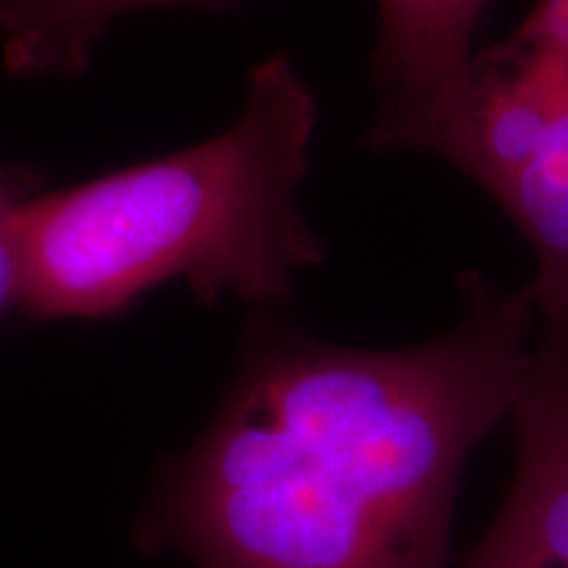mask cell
Returning a JSON list of instances; mask_svg holds the SVG:
<instances>
[{
    "instance_id": "obj_6",
    "label": "cell",
    "mask_w": 568,
    "mask_h": 568,
    "mask_svg": "<svg viewBox=\"0 0 568 568\" xmlns=\"http://www.w3.org/2000/svg\"><path fill=\"white\" fill-rule=\"evenodd\" d=\"M237 0H0V53L21 80H71L119 17L145 9H230Z\"/></svg>"
},
{
    "instance_id": "obj_4",
    "label": "cell",
    "mask_w": 568,
    "mask_h": 568,
    "mask_svg": "<svg viewBox=\"0 0 568 568\" xmlns=\"http://www.w3.org/2000/svg\"><path fill=\"white\" fill-rule=\"evenodd\" d=\"M510 416L514 481L466 568H568V332L537 339Z\"/></svg>"
},
{
    "instance_id": "obj_7",
    "label": "cell",
    "mask_w": 568,
    "mask_h": 568,
    "mask_svg": "<svg viewBox=\"0 0 568 568\" xmlns=\"http://www.w3.org/2000/svg\"><path fill=\"white\" fill-rule=\"evenodd\" d=\"M42 174L27 163L0 166V316L19 305L21 258L19 219L24 203L40 193Z\"/></svg>"
},
{
    "instance_id": "obj_3",
    "label": "cell",
    "mask_w": 568,
    "mask_h": 568,
    "mask_svg": "<svg viewBox=\"0 0 568 568\" xmlns=\"http://www.w3.org/2000/svg\"><path fill=\"white\" fill-rule=\"evenodd\" d=\"M364 142L435 153L479 184L535 253L545 329L568 332V63L510 34L447 88L382 103Z\"/></svg>"
},
{
    "instance_id": "obj_2",
    "label": "cell",
    "mask_w": 568,
    "mask_h": 568,
    "mask_svg": "<svg viewBox=\"0 0 568 568\" xmlns=\"http://www.w3.org/2000/svg\"><path fill=\"white\" fill-rule=\"evenodd\" d=\"M318 103L284 53L258 63L230 130L63 190L19 219L21 314L98 322L182 280L205 305H268L324 261L297 193L311 172Z\"/></svg>"
},
{
    "instance_id": "obj_8",
    "label": "cell",
    "mask_w": 568,
    "mask_h": 568,
    "mask_svg": "<svg viewBox=\"0 0 568 568\" xmlns=\"http://www.w3.org/2000/svg\"><path fill=\"white\" fill-rule=\"evenodd\" d=\"M514 38L568 63V0H535Z\"/></svg>"
},
{
    "instance_id": "obj_5",
    "label": "cell",
    "mask_w": 568,
    "mask_h": 568,
    "mask_svg": "<svg viewBox=\"0 0 568 568\" xmlns=\"http://www.w3.org/2000/svg\"><path fill=\"white\" fill-rule=\"evenodd\" d=\"M495 0H376L374 82L385 103H406L450 84L471 61L474 34Z\"/></svg>"
},
{
    "instance_id": "obj_1",
    "label": "cell",
    "mask_w": 568,
    "mask_h": 568,
    "mask_svg": "<svg viewBox=\"0 0 568 568\" xmlns=\"http://www.w3.org/2000/svg\"><path fill=\"white\" fill-rule=\"evenodd\" d=\"M429 343L358 351L253 322L222 410L140 521L197 568H447L474 447L514 414L535 351L527 290L460 280Z\"/></svg>"
}]
</instances>
